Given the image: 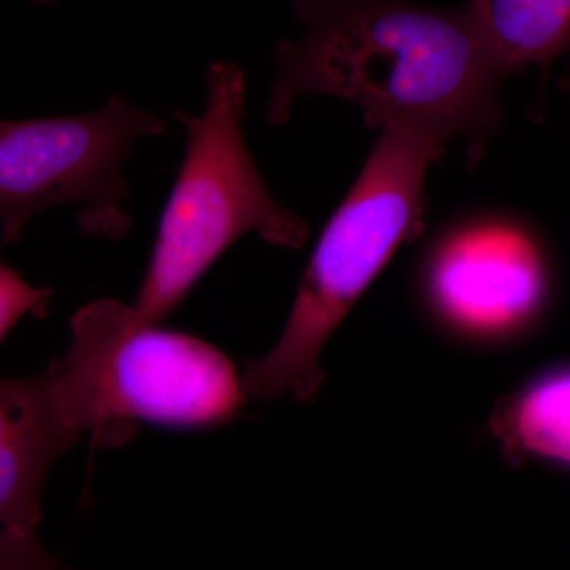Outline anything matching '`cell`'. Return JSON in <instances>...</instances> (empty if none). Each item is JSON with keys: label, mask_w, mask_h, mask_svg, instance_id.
Listing matches in <instances>:
<instances>
[{"label": "cell", "mask_w": 570, "mask_h": 570, "mask_svg": "<svg viewBox=\"0 0 570 570\" xmlns=\"http://www.w3.org/2000/svg\"><path fill=\"white\" fill-rule=\"evenodd\" d=\"M466 6L509 75L538 66L547 78L554 59L570 52V0H468Z\"/></svg>", "instance_id": "8"}, {"label": "cell", "mask_w": 570, "mask_h": 570, "mask_svg": "<svg viewBox=\"0 0 570 570\" xmlns=\"http://www.w3.org/2000/svg\"><path fill=\"white\" fill-rule=\"evenodd\" d=\"M71 343L43 371L56 417L75 442L116 448L137 422L219 426L245 406L246 387L224 352L200 337L146 324L134 306L100 298L70 321Z\"/></svg>", "instance_id": "2"}, {"label": "cell", "mask_w": 570, "mask_h": 570, "mask_svg": "<svg viewBox=\"0 0 570 570\" xmlns=\"http://www.w3.org/2000/svg\"><path fill=\"white\" fill-rule=\"evenodd\" d=\"M245 112V71L234 62L209 67L200 115L175 112L186 130V151L132 305L146 324L170 316L249 232L291 249L306 243L305 219L277 204L258 171L243 134Z\"/></svg>", "instance_id": "4"}, {"label": "cell", "mask_w": 570, "mask_h": 570, "mask_svg": "<svg viewBox=\"0 0 570 570\" xmlns=\"http://www.w3.org/2000/svg\"><path fill=\"white\" fill-rule=\"evenodd\" d=\"M52 292L31 287L20 273L9 265L0 268V335H9L24 314L45 317L50 306Z\"/></svg>", "instance_id": "10"}, {"label": "cell", "mask_w": 570, "mask_h": 570, "mask_svg": "<svg viewBox=\"0 0 570 570\" xmlns=\"http://www.w3.org/2000/svg\"><path fill=\"white\" fill-rule=\"evenodd\" d=\"M303 36L273 50L272 126L306 94L358 105L371 127H396L449 142L466 138L472 160L501 122L509 77L468 6L444 10L409 0H294Z\"/></svg>", "instance_id": "1"}, {"label": "cell", "mask_w": 570, "mask_h": 570, "mask_svg": "<svg viewBox=\"0 0 570 570\" xmlns=\"http://www.w3.org/2000/svg\"><path fill=\"white\" fill-rule=\"evenodd\" d=\"M381 130L362 174L318 236L279 340L247 366L249 395L313 401L324 382L325 344L397 247L422 230L426 171L448 142L415 130Z\"/></svg>", "instance_id": "3"}, {"label": "cell", "mask_w": 570, "mask_h": 570, "mask_svg": "<svg viewBox=\"0 0 570 570\" xmlns=\"http://www.w3.org/2000/svg\"><path fill=\"white\" fill-rule=\"evenodd\" d=\"M0 570H69L41 546L37 534H0Z\"/></svg>", "instance_id": "11"}, {"label": "cell", "mask_w": 570, "mask_h": 570, "mask_svg": "<svg viewBox=\"0 0 570 570\" xmlns=\"http://www.w3.org/2000/svg\"><path fill=\"white\" fill-rule=\"evenodd\" d=\"M569 55H570V52H569ZM566 86H568V89H569V92H570V71H569L568 80H566Z\"/></svg>", "instance_id": "12"}, {"label": "cell", "mask_w": 570, "mask_h": 570, "mask_svg": "<svg viewBox=\"0 0 570 570\" xmlns=\"http://www.w3.org/2000/svg\"><path fill=\"white\" fill-rule=\"evenodd\" d=\"M426 294L450 328L501 340L528 328L549 298L538 243L510 225H474L449 236L428 264Z\"/></svg>", "instance_id": "6"}, {"label": "cell", "mask_w": 570, "mask_h": 570, "mask_svg": "<svg viewBox=\"0 0 570 570\" xmlns=\"http://www.w3.org/2000/svg\"><path fill=\"white\" fill-rule=\"evenodd\" d=\"M73 448L39 374L0 385V521L11 534H37L41 493L52 463Z\"/></svg>", "instance_id": "7"}, {"label": "cell", "mask_w": 570, "mask_h": 570, "mask_svg": "<svg viewBox=\"0 0 570 570\" xmlns=\"http://www.w3.org/2000/svg\"><path fill=\"white\" fill-rule=\"evenodd\" d=\"M167 122L121 96L100 110L0 124L2 243L20 242L26 225L55 206H81L86 234L121 238L132 224L122 168L141 138L165 137Z\"/></svg>", "instance_id": "5"}, {"label": "cell", "mask_w": 570, "mask_h": 570, "mask_svg": "<svg viewBox=\"0 0 570 570\" xmlns=\"http://www.w3.org/2000/svg\"><path fill=\"white\" fill-rule=\"evenodd\" d=\"M493 430L515 455L570 468V366L540 374L509 397Z\"/></svg>", "instance_id": "9"}]
</instances>
